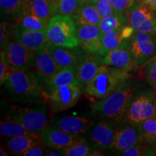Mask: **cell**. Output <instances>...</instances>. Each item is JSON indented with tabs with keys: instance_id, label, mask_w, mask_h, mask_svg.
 Instances as JSON below:
<instances>
[{
	"instance_id": "1",
	"label": "cell",
	"mask_w": 156,
	"mask_h": 156,
	"mask_svg": "<svg viewBox=\"0 0 156 156\" xmlns=\"http://www.w3.org/2000/svg\"><path fill=\"white\" fill-rule=\"evenodd\" d=\"M134 83L126 80L105 98L94 103L93 112L108 122L119 124L124 121L128 104L134 93Z\"/></svg>"
},
{
	"instance_id": "2",
	"label": "cell",
	"mask_w": 156,
	"mask_h": 156,
	"mask_svg": "<svg viewBox=\"0 0 156 156\" xmlns=\"http://www.w3.org/2000/svg\"><path fill=\"white\" fill-rule=\"evenodd\" d=\"M131 77L128 70L101 64L96 75L84 90L90 99L96 102L108 96Z\"/></svg>"
},
{
	"instance_id": "3",
	"label": "cell",
	"mask_w": 156,
	"mask_h": 156,
	"mask_svg": "<svg viewBox=\"0 0 156 156\" xmlns=\"http://www.w3.org/2000/svg\"><path fill=\"white\" fill-rule=\"evenodd\" d=\"M4 85L12 98L20 102L38 98L45 86L44 82L34 69L15 71Z\"/></svg>"
},
{
	"instance_id": "4",
	"label": "cell",
	"mask_w": 156,
	"mask_h": 156,
	"mask_svg": "<svg viewBox=\"0 0 156 156\" xmlns=\"http://www.w3.org/2000/svg\"><path fill=\"white\" fill-rule=\"evenodd\" d=\"M47 38L51 44L73 48L79 46L75 20L69 15H54L46 29Z\"/></svg>"
},
{
	"instance_id": "5",
	"label": "cell",
	"mask_w": 156,
	"mask_h": 156,
	"mask_svg": "<svg viewBox=\"0 0 156 156\" xmlns=\"http://www.w3.org/2000/svg\"><path fill=\"white\" fill-rule=\"evenodd\" d=\"M155 90H147L133 95L126 108L124 122L138 126L147 119L155 116L154 95Z\"/></svg>"
},
{
	"instance_id": "6",
	"label": "cell",
	"mask_w": 156,
	"mask_h": 156,
	"mask_svg": "<svg viewBox=\"0 0 156 156\" xmlns=\"http://www.w3.org/2000/svg\"><path fill=\"white\" fill-rule=\"evenodd\" d=\"M10 116L33 134H41L48 125V109L46 106H12Z\"/></svg>"
},
{
	"instance_id": "7",
	"label": "cell",
	"mask_w": 156,
	"mask_h": 156,
	"mask_svg": "<svg viewBox=\"0 0 156 156\" xmlns=\"http://www.w3.org/2000/svg\"><path fill=\"white\" fill-rule=\"evenodd\" d=\"M82 90L79 85H66L46 92V96L52 114H57L75 106L80 99Z\"/></svg>"
},
{
	"instance_id": "8",
	"label": "cell",
	"mask_w": 156,
	"mask_h": 156,
	"mask_svg": "<svg viewBox=\"0 0 156 156\" xmlns=\"http://www.w3.org/2000/svg\"><path fill=\"white\" fill-rule=\"evenodd\" d=\"M129 48L139 69L156 56V34L135 31L129 40Z\"/></svg>"
},
{
	"instance_id": "9",
	"label": "cell",
	"mask_w": 156,
	"mask_h": 156,
	"mask_svg": "<svg viewBox=\"0 0 156 156\" xmlns=\"http://www.w3.org/2000/svg\"><path fill=\"white\" fill-rule=\"evenodd\" d=\"M1 51L14 71H25L34 67L36 54L17 41H10Z\"/></svg>"
},
{
	"instance_id": "10",
	"label": "cell",
	"mask_w": 156,
	"mask_h": 156,
	"mask_svg": "<svg viewBox=\"0 0 156 156\" xmlns=\"http://www.w3.org/2000/svg\"><path fill=\"white\" fill-rule=\"evenodd\" d=\"M129 24L137 32L156 34V15L141 1H136L128 12Z\"/></svg>"
},
{
	"instance_id": "11",
	"label": "cell",
	"mask_w": 156,
	"mask_h": 156,
	"mask_svg": "<svg viewBox=\"0 0 156 156\" xmlns=\"http://www.w3.org/2000/svg\"><path fill=\"white\" fill-rule=\"evenodd\" d=\"M83 139L81 134L68 133L54 125H48L41 134L42 143L45 147L62 151Z\"/></svg>"
},
{
	"instance_id": "12",
	"label": "cell",
	"mask_w": 156,
	"mask_h": 156,
	"mask_svg": "<svg viewBox=\"0 0 156 156\" xmlns=\"http://www.w3.org/2000/svg\"><path fill=\"white\" fill-rule=\"evenodd\" d=\"M12 36L36 54L47 49L51 44L47 38L46 30H25L16 25L12 30Z\"/></svg>"
},
{
	"instance_id": "13",
	"label": "cell",
	"mask_w": 156,
	"mask_h": 156,
	"mask_svg": "<svg viewBox=\"0 0 156 156\" xmlns=\"http://www.w3.org/2000/svg\"><path fill=\"white\" fill-rule=\"evenodd\" d=\"M79 47L86 54H97L101 46L102 33L98 25L75 23Z\"/></svg>"
},
{
	"instance_id": "14",
	"label": "cell",
	"mask_w": 156,
	"mask_h": 156,
	"mask_svg": "<svg viewBox=\"0 0 156 156\" xmlns=\"http://www.w3.org/2000/svg\"><path fill=\"white\" fill-rule=\"evenodd\" d=\"M116 130L108 121H101L90 127L86 133L93 148L111 149L114 141Z\"/></svg>"
},
{
	"instance_id": "15",
	"label": "cell",
	"mask_w": 156,
	"mask_h": 156,
	"mask_svg": "<svg viewBox=\"0 0 156 156\" xmlns=\"http://www.w3.org/2000/svg\"><path fill=\"white\" fill-rule=\"evenodd\" d=\"M78 46L63 47L50 44L47 48L60 69L67 67H77L85 53Z\"/></svg>"
},
{
	"instance_id": "16",
	"label": "cell",
	"mask_w": 156,
	"mask_h": 156,
	"mask_svg": "<svg viewBox=\"0 0 156 156\" xmlns=\"http://www.w3.org/2000/svg\"><path fill=\"white\" fill-rule=\"evenodd\" d=\"M102 64L129 72L137 69L129 46H122L108 52L106 56H102Z\"/></svg>"
},
{
	"instance_id": "17",
	"label": "cell",
	"mask_w": 156,
	"mask_h": 156,
	"mask_svg": "<svg viewBox=\"0 0 156 156\" xmlns=\"http://www.w3.org/2000/svg\"><path fill=\"white\" fill-rule=\"evenodd\" d=\"M102 64V56L85 53L77 67V77L80 87L84 90L93 80Z\"/></svg>"
},
{
	"instance_id": "18",
	"label": "cell",
	"mask_w": 156,
	"mask_h": 156,
	"mask_svg": "<svg viewBox=\"0 0 156 156\" xmlns=\"http://www.w3.org/2000/svg\"><path fill=\"white\" fill-rule=\"evenodd\" d=\"M93 124L92 119L82 116H58L52 121V125L68 133L75 134H85Z\"/></svg>"
},
{
	"instance_id": "19",
	"label": "cell",
	"mask_w": 156,
	"mask_h": 156,
	"mask_svg": "<svg viewBox=\"0 0 156 156\" xmlns=\"http://www.w3.org/2000/svg\"><path fill=\"white\" fill-rule=\"evenodd\" d=\"M142 141L138 126L126 124L116 130L114 141L111 149L122 152L132 145Z\"/></svg>"
},
{
	"instance_id": "20",
	"label": "cell",
	"mask_w": 156,
	"mask_h": 156,
	"mask_svg": "<svg viewBox=\"0 0 156 156\" xmlns=\"http://www.w3.org/2000/svg\"><path fill=\"white\" fill-rule=\"evenodd\" d=\"M33 69L41 78L45 85L60 70L48 49L36 54V61Z\"/></svg>"
},
{
	"instance_id": "21",
	"label": "cell",
	"mask_w": 156,
	"mask_h": 156,
	"mask_svg": "<svg viewBox=\"0 0 156 156\" xmlns=\"http://www.w3.org/2000/svg\"><path fill=\"white\" fill-rule=\"evenodd\" d=\"M39 144H42L41 134H34L9 137L6 142V146L9 153L22 155L30 147Z\"/></svg>"
},
{
	"instance_id": "22",
	"label": "cell",
	"mask_w": 156,
	"mask_h": 156,
	"mask_svg": "<svg viewBox=\"0 0 156 156\" xmlns=\"http://www.w3.org/2000/svg\"><path fill=\"white\" fill-rule=\"evenodd\" d=\"M126 46H129V41L124 40L122 38L121 30L104 33L101 36V46L97 55L104 56L113 50Z\"/></svg>"
},
{
	"instance_id": "23",
	"label": "cell",
	"mask_w": 156,
	"mask_h": 156,
	"mask_svg": "<svg viewBox=\"0 0 156 156\" xmlns=\"http://www.w3.org/2000/svg\"><path fill=\"white\" fill-rule=\"evenodd\" d=\"M66 85L80 86L77 77V67H67L60 69L45 85V90L49 92L56 87Z\"/></svg>"
},
{
	"instance_id": "24",
	"label": "cell",
	"mask_w": 156,
	"mask_h": 156,
	"mask_svg": "<svg viewBox=\"0 0 156 156\" xmlns=\"http://www.w3.org/2000/svg\"><path fill=\"white\" fill-rule=\"evenodd\" d=\"M30 14L49 23L53 17L48 0H24L23 15Z\"/></svg>"
},
{
	"instance_id": "25",
	"label": "cell",
	"mask_w": 156,
	"mask_h": 156,
	"mask_svg": "<svg viewBox=\"0 0 156 156\" xmlns=\"http://www.w3.org/2000/svg\"><path fill=\"white\" fill-rule=\"evenodd\" d=\"M73 17L75 23L85 25H94L98 26L102 19L94 5L90 4L80 6Z\"/></svg>"
},
{
	"instance_id": "26",
	"label": "cell",
	"mask_w": 156,
	"mask_h": 156,
	"mask_svg": "<svg viewBox=\"0 0 156 156\" xmlns=\"http://www.w3.org/2000/svg\"><path fill=\"white\" fill-rule=\"evenodd\" d=\"M0 133L2 136L6 137H13V136L23 135H34L19 122L14 119L12 117L9 116L6 119L1 120L0 122Z\"/></svg>"
},
{
	"instance_id": "27",
	"label": "cell",
	"mask_w": 156,
	"mask_h": 156,
	"mask_svg": "<svg viewBox=\"0 0 156 156\" xmlns=\"http://www.w3.org/2000/svg\"><path fill=\"white\" fill-rule=\"evenodd\" d=\"M23 4L24 0H0L2 17L18 20L23 15Z\"/></svg>"
},
{
	"instance_id": "28",
	"label": "cell",
	"mask_w": 156,
	"mask_h": 156,
	"mask_svg": "<svg viewBox=\"0 0 156 156\" xmlns=\"http://www.w3.org/2000/svg\"><path fill=\"white\" fill-rule=\"evenodd\" d=\"M51 10L52 15H69L73 16L80 5V0H51Z\"/></svg>"
},
{
	"instance_id": "29",
	"label": "cell",
	"mask_w": 156,
	"mask_h": 156,
	"mask_svg": "<svg viewBox=\"0 0 156 156\" xmlns=\"http://www.w3.org/2000/svg\"><path fill=\"white\" fill-rule=\"evenodd\" d=\"M128 24V16L114 14L101 19L98 27L103 34L112 30H121L123 27Z\"/></svg>"
},
{
	"instance_id": "30",
	"label": "cell",
	"mask_w": 156,
	"mask_h": 156,
	"mask_svg": "<svg viewBox=\"0 0 156 156\" xmlns=\"http://www.w3.org/2000/svg\"><path fill=\"white\" fill-rule=\"evenodd\" d=\"M142 141L156 147V116H153L140 123L138 125Z\"/></svg>"
},
{
	"instance_id": "31",
	"label": "cell",
	"mask_w": 156,
	"mask_h": 156,
	"mask_svg": "<svg viewBox=\"0 0 156 156\" xmlns=\"http://www.w3.org/2000/svg\"><path fill=\"white\" fill-rule=\"evenodd\" d=\"M48 23L35 15H23L19 20L17 25L20 28L29 30H46Z\"/></svg>"
},
{
	"instance_id": "32",
	"label": "cell",
	"mask_w": 156,
	"mask_h": 156,
	"mask_svg": "<svg viewBox=\"0 0 156 156\" xmlns=\"http://www.w3.org/2000/svg\"><path fill=\"white\" fill-rule=\"evenodd\" d=\"M122 155L124 156H141V155H155V150L154 147L147 143L140 141L121 152Z\"/></svg>"
},
{
	"instance_id": "33",
	"label": "cell",
	"mask_w": 156,
	"mask_h": 156,
	"mask_svg": "<svg viewBox=\"0 0 156 156\" xmlns=\"http://www.w3.org/2000/svg\"><path fill=\"white\" fill-rule=\"evenodd\" d=\"M139 70L141 78L156 90V56Z\"/></svg>"
},
{
	"instance_id": "34",
	"label": "cell",
	"mask_w": 156,
	"mask_h": 156,
	"mask_svg": "<svg viewBox=\"0 0 156 156\" xmlns=\"http://www.w3.org/2000/svg\"><path fill=\"white\" fill-rule=\"evenodd\" d=\"M93 147L85 139L80 140L75 145L62 150L63 155L67 156H87L93 151Z\"/></svg>"
},
{
	"instance_id": "35",
	"label": "cell",
	"mask_w": 156,
	"mask_h": 156,
	"mask_svg": "<svg viewBox=\"0 0 156 156\" xmlns=\"http://www.w3.org/2000/svg\"><path fill=\"white\" fill-rule=\"evenodd\" d=\"M93 5L101 18H104L109 15L116 14L110 0H98Z\"/></svg>"
},
{
	"instance_id": "36",
	"label": "cell",
	"mask_w": 156,
	"mask_h": 156,
	"mask_svg": "<svg viewBox=\"0 0 156 156\" xmlns=\"http://www.w3.org/2000/svg\"><path fill=\"white\" fill-rule=\"evenodd\" d=\"M14 72L12 68L6 62L5 56L2 51H1V54H0V82H1L2 85L5 83L9 76Z\"/></svg>"
},
{
	"instance_id": "37",
	"label": "cell",
	"mask_w": 156,
	"mask_h": 156,
	"mask_svg": "<svg viewBox=\"0 0 156 156\" xmlns=\"http://www.w3.org/2000/svg\"><path fill=\"white\" fill-rule=\"evenodd\" d=\"M115 12L122 16H128L130 4L129 0H110Z\"/></svg>"
},
{
	"instance_id": "38",
	"label": "cell",
	"mask_w": 156,
	"mask_h": 156,
	"mask_svg": "<svg viewBox=\"0 0 156 156\" xmlns=\"http://www.w3.org/2000/svg\"><path fill=\"white\" fill-rule=\"evenodd\" d=\"M12 36V31L8 28V23L6 21H2L0 25V46L1 49L5 47L8 43L10 41Z\"/></svg>"
},
{
	"instance_id": "39",
	"label": "cell",
	"mask_w": 156,
	"mask_h": 156,
	"mask_svg": "<svg viewBox=\"0 0 156 156\" xmlns=\"http://www.w3.org/2000/svg\"><path fill=\"white\" fill-rule=\"evenodd\" d=\"M44 144H39L30 147V149L25 151L22 155L23 156H42L45 155L46 153V150L44 147Z\"/></svg>"
},
{
	"instance_id": "40",
	"label": "cell",
	"mask_w": 156,
	"mask_h": 156,
	"mask_svg": "<svg viewBox=\"0 0 156 156\" xmlns=\"http://www.w3.org/2000/svg\"><path fill=\"white\" fill-rule=\"evenodd\" d=\"M134 32H135L134 29L129 24L125 25V26H124L121 29V35H122V37L124 40L126 41L130 40V38L133 36Z\"/></svg>"
},
{
	"instance_id": "41",
	"label": "cell",
	"mask_w": 156,
	"mask_h": 156,
	"mask_svg": "<svg viewBox=\"0 0 156 156\" xmlns=\"http://www.w3.org/2000/svg\"><path fill=\"white\" fill-rule=\"evenodd\" d=\"M46 156H61L63 155L62 151H59L58 150L49 148V150H46V153L45 154Z\"/></svg>"
},
{
	"instance_id": "42",
	"label": "cell",
	"mask_w": 156,
	"mask_h": 156,
	"mask_svg": "<svg viewBox=\"0 0 156 156\" xmlns=\"http://www.w3.org/2000/svg\"><path fill=\"white\" fill-rule=\"evenodd\" d=\"M156 12V0H140Z\"/></svg>"
},
{
	"instance_id": "43",
	"label": "cell",
	"mask_w": 156,
	"mask_h": 156,
	"mask_svg": "<svg viewBox=\"0 0 156 156\" xmlns=\"http://www.w3.org/2000/svg\"><path fill=\"white\" fill-rule=\"evenodd\" d=\"M98 0H80V5H93L95 4Z\"/></svg>"
},
{
	"instance_id": "44",
	"label": "cell",
	"mask_w": 156,
	"mask_h": 156,
	"mask_svg": "<svg viewBox=\"0 0 156 156\" xmlns=\"http://www.w3.org/2000/svg\"><path fill=\"white\" fill-rule=\"evenodd\" d=\"M105 154H103L101 151H92L90 152V153L89 154L90 156H101V155H104Z\"/></svg>"
},
{
	"instance_id": "45",
	"label": "cell",
	"mask_w": 156,
	"mask_h": 156,
	"mask_svg": "<svg viewBox=\"0 0 156 156\" xmlns=\"http://www.w3.org/2000/svg\"><path fill=\"white\" fill-rule=\"evenodd\" d=\"M0 155L1 156H7L8 155V154H7L5 152V151H3L2 148H0Z\"/></svg>"
},
{
	"instance_id": "46",
	"label": "cell",
	"mask_w": 156,
	"mask_h": 156,
	"mask_svg": "<svg viewBox=\"0 0 156 156\" xmlns=\"http://www.w3.org/2000/svg\"><path fill=\"white\" fill-rule=\"evenodd\" d=\"M154 108H155V116H156V91L154 95Z\"/></svg>"
},
{
	"instance_id": "47",
	"label": "cell",
	"mask_w": 156,
	"mask_h": 156,
	"mask_svg": "<svg viewBox=\"0 0 156 156\" xmlns=\"http://www.w3.org/2000/svg\"><path fill=\"white\" fill-rule=\"evenodd\" d=\"M129 4H130V6H131L132 4H133L134 2H135V0H129Z\"/></svg>"
},
{
	"instance_id": "48",
	"label": "cell",
	"mask_w": 156,
	"mask_h": 156,
	"mask_svg": "<svg viewBox=\"0 0 156 156\" xmlns=\"http://www.w3.org/2000/svg\"><path fill=\"white\" fill-rule=\"evenodd\" d=\"M136 1H140V0H135V2H136Z\"/></svg>"
},
{
	"instance_id": "49",
	"label": "cell",
	"mask_w": 156,
	"mask_h": 156,
	"mask_svg": "<svg viewBox=\"0 0 156 156\" xmlns=\"http://www.w3.org/2000/svg\"><path fill=\"white\" fill-rule=\"evenodd\" d=\"M48 1H49V2H50V1H51V0H48Z\"/></svg>"
}]
</instances>
